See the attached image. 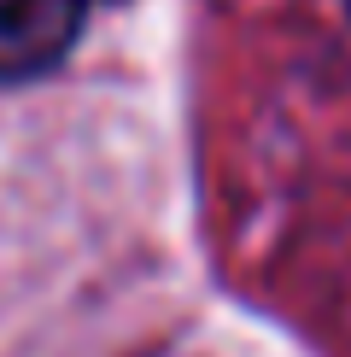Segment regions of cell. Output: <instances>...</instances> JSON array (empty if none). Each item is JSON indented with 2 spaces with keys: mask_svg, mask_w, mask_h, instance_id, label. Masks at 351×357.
I'll return each mask as SVG.
<instances>
[{
  "mask_svg": "<svg viewBox=\"0 0 351 357\" xmlns=\"http://www.w3.org/2000/svg\"><path fill=\"white\" fill-rule=\"evenodd\" d=\"M88 0H0V82L53 70L82 36Z\"/></svg>",
  "mask_w": 351,
  "mask_h": 357,
  "instance_id": "cell-1",
  "label": "cell"
},
{
  "mask_svg": "<svg viewBox=\"0 0 351 357\" xmlns=\"http://www.w3.org/2000/svg\"><path fill=\"white\" fill-rule=\"evenodd\" d=\"M345 12H351V0H345Z\"/></svg>",
  "mask_w": 351,
  "mask_h": 357,
  "instance_id": "cell-2",
  "label": "cell"
}]
</instances>
